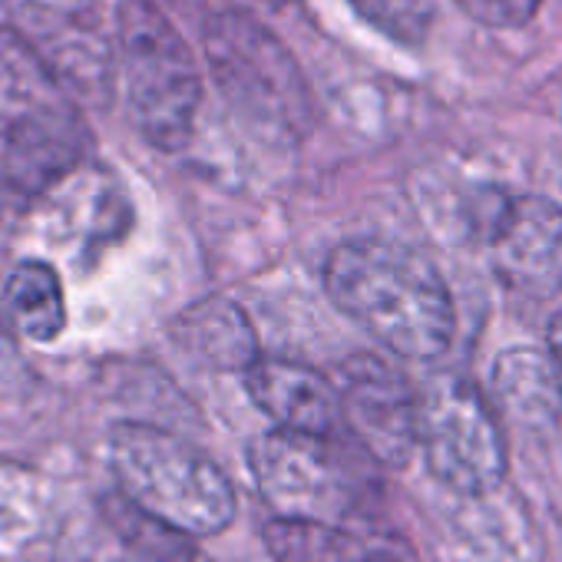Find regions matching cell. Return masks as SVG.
Instances as JSON below:
<instances>
[{
	"label": "cell",
	"mask_w": 562,
	"mask_h": 562,
	"mask_svg": "<svg viewBox=\"0 0 562 562\" xmlns=\"http://www.w3.org/2000/svg\"><path fill=\"white\" fill-rule=\"evenodd\" d=\"M331 302L387 351L411 361L440 358L457 331V312L437 265L387 238L341 241L325 265Z\"/></svg>",
	"instance_id": "6da1fadb"
},
{
	"label": "cell",
	"mask_w": 562,
	"mask_h": 562,
	"mask_svg": "<svg viewBox=\"0 0 562 562\" xmlns=\"http://www.w3.org/2000/svg\"><path fill=\"white\" fill-rule=\"evenodd\" d=\"M110 467L133 509L182 536H212L235 519L228 476L162 427L116 424L110 430Z\"/></svg>",
	"instance_id": "7a4b0ae2"
},
{
	"label": "cell",
	"mask_w": 562,
	"mask_h": 562,
	"mask_svg": "<svg viewBox=\"0 0 562 562\" xmlns=\"http://www.w3.org/2000/svg\"><path fill=\"white\" fill-rule=\"evenodd\" d=\"M87 149L74 100L0 24V166L11 192H44L64 182Z\"/></svg>",
	"instance_id": "3957f363"
},
{
	"label": "cell",
	"mask_w": 562,
	"mask_h": 562,
	"mask_svg": "<svg viewBox=\"0 0 562 562\" xmlns=\"http://www.w3.org/2000/svg\"><path fill=\"white\" fill-rule=\"evenodd\" d=\"M113 27L116 83L133 126L149 146L179 153L202 106V70L192 47L153 0H123Z\"/></svg>",
	"instance_id": "277c9868"
},
{
	"label": "cell",
	"mask_w": 562,
	"mask_h": 562,
	"mask_svg": "<svg viewBox=\"0 0 562 562\" xmlns=\"http://www.w3.org/2000/svg\"><path fill=\"white\" fill-rule=\"evenodd\" d=\"M205 60L238 116L281 136L308 130V87L289 50L251 14L215 18L205 31Z\"/></svg>",
	"instance_id": "5b68a950"
},
{
	"label": "cell",
	"mask_w": 562,
	"mask_h": 562,
	"mask_svg": "<svg viewBox=\"0 0 562 562\" xmlns=\"http://www.w3.org/2000/svg\"><path fill=\"white\" fill-rule=\"evenodd\" d=\"M8 31L74 106H106L116 90V27L97 0H4Z\"/></svg>",
	"instance_id": "8992f818"
},
{
	"label": "cell",
	"mask_w": 562,
	"mask_h": 562,
	"mask_svg": "<svg viewBox=\"0 0 562 562\" xmlns=\"http://www.w3.org/2000/svg\"><path fill=\"white\" fill-rule=\"evenodd\" d=\"M417 447L427 470L463 496L493 493L509 470L506 437L486 397L463 378H437L417 397Z\"/></svg>",
	"instance_id": "52a82bcc"
},
{
	"label": "cell",
	"mask_w": 562,
	"mask_h": 562,
	"mask_svg": "<svg viewBox=\"0 0 562 562\" xmlns=\"http://www.w3.org/2000/svg\"><path fill=\"white\" fill-rule=\"evenodd\" d=\"M248 467L258 493L274 506L278 519L328 522L341 509L345 480L328 440L292 430H268L251 440Z\"/></svg>",
	"instance_id": "ba28073f"
},
{
	"label": "cell",
	"mask_w": 562,
	"mask_h": 562,
	"mask_svg": "<svg viewBox=\"0 0 562 562\" xmlns=\"http://www.w3.org/2000/svg\"><path fill=\"white\" fill-rule=\"evenodd\" d=\"M483 232L490 261L509 289L532 299L562 292V205L542 195H493Z\"/></svg>",
	"instance_id": "9c48e42d"
},
{
	"label": "cell",
	"mask_w": 562,
	"mask_h": 562,
	"mask_svg": "<svg viewBox=\"0 0 562 562\" xmlns=\"http://www.w3.org/2000/svg\"><path fill=\"white\" fill-rule=\"evenodd\" d=\"M341 417L358 440L391 467L407 463L417 450V394L374 355L348 358L335 381Z\"/></svg>",
	"instance_id": "30bf717a"
},
{
	"label": "cell",
	"mask_w": 562,
	"mask_h": 562,
	"mask_svg": "<svg viewBox=\"0 0 562 562\" xmlns=\"http://www.w3.org/2000/svg\"><path fill=\"white\" fill-rule=\"evenodd\" d=\"M241 374L255 407L268 414L278 430L331 440L345 427L338 391L318 371L299 361L255 358Z\"/></svg>",
	"instance_id": "8fae6325"
},
{
	"label": "cell",
	"mask_w": 562,
	"mask_h": 562,
	"mask_svg": "<svg viewBox=\"0 0 562 562\" xmlns=\"http://www.w3.org/2000/svg\"><path fill=\"white\" fill-rule=\"evenodd\" d=\"M4 305L14 328L37 345H47L64 331L67 322L64 285L60 274L47 261H21L8 274Z\"/></svg>",
	"instance_id": "7c38bea8"
},
{
	"label": "cell",
	"mask_w": 562,
	"mask_h": 562,
	"mask_svg": "<svg viewBox=\"0 0 562 562\" xmlns=\"http://www.w3.org/2000/svg\"><path fill=\"white\" fill-rule=\"evenodd\" d=\"M186 351L205 358L215 368H238L245 371L258 351H255V331L248 318L228 305V302H202L189 308L179 322Z\"/></svg>",
	"instance_id": "4fadbf2b"
},
{
	"label": "cell",
	"mask_w": 562,
	"mask_h": 562,
	"mask_svg": "<svg viewBox=\"0 0 562 562\" xmlns=\"http://www.w3.org/2000/svg\"><path fill=\"white\" fill-rule=\"evenodd\" d=\"M265 546L274 562H351V536L328 522L274 519L265 526Z\"/></svg>",
	"instance_id": "5bb4252c"
},
{
	"label": "cell",
	"mask_w": 562,
	"mask_h": 562,
	"mask_svg": "<svg viewBox=\"0 0 562 562\" xmlns=\"http://www.w3.org/2000/svg\"><path fill=\"white\" fill-rule=\"evenodd\" d=\"M348 4L384 37L404 47H420L434 27V0H348Z\"/></svg>",
	"instance_id": "9a60e30c"
},
{
	"label": "cell",
	"mask_w": 562,
	"mask_h": 562,
	"mask_svg": "<svg viewBox=\"0 0 562 562\" xmlns=\"http://www.w3.org/2000/svg\"><path fill=\"white\" fill-rule=\"evenodd\" d=\"M457 4L483 21V24H493V27H516V24H526L536 8H539V0H457Z\"/></svg>",
	"instance_id": "2e32d148"
},
{
	"label": "cell",
	"mask_w": 562,
	"mask_h": 562,
	"mask_svg": "<svg viewBox=\"0 0 562 562\" xmlns=\"http://www.w3.org/2000/svg\"><path fill=\"white\" fill-rule=\"evenodd\" d=\"M351 562H414L394 539H351Z\"/></svg>",
	"instance_id": "e0dca14e"
},
{
	"label": "cell",
	"mask_w": 562,
	"mask_h": 562,
	"mask_svg": "<svg viewBox=\"0 0 562 562\" xmlns=\"http://www.w3.org/2000/svg\"><path fill=\"white\" fill-rule=\"evenodd\" d=\"M546 358H549V368H552V378H555V391H559V401H562V308L549 318Z\"/></svg>",
	"instance_id": "ac0fdd59"
},
{
	"label": "cell",
	"mask_w": 562,
	"mask_h": 562,
	"mask_svg": "<svg viewBox=\"0 0 562 562\" xmlns=\"http://www.w3.org/2000/svg\"><path fill=\"white\" fill-rule=\"evenodd\" d=\"M235 4V11H241V14H261V18H268V14H278L281 8L289 4V0H232Z\"/></svg>",
	"instance_id": "d6986e66"
},
{
	"label": "cell",
	"mask_w": 562,
	"mask_h": 562,
	"mask_svg": "<svg viewBox=\"0 0 562 562\" xmlns=\"http://www.w3.org/2000/svg\"><path fill=\"white\" fill-rule=\"evenodd\" d=\"M11 195V186H8V176H4V166H0V212H4V202Z\"/></svg>",
	"instance_id": "ffe728a7"
}]
</instances>
